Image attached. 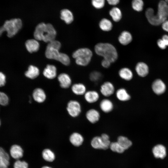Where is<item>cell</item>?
<instances>
[{
	"instance_id": "484cf974",
	"label": "cell",
	"mask_w": 168,
	"mask_h": 168,
	"mask_svg": "<svg viewBox=\"0 0 168 168\" xmlns=\"http://www.w3.org/2000/svg\"><path fill=\"white\" fill-rule=\"evenodd\" d=\"M99 26L101 30L105 32H109L112 29L113 25L110 20L103 18L100 21Z\"/></svg>"
},
{
	"instance_id": "1f68e13d",
	"label": "cell",
	"mask_w": 168,
	"mask_h": 168,
	"mask_svg": "<svg viewBox=\"0 0 168 168\" xmlns=\"http://www.w3.org/2000/svg\"><path fill=\"white\" fill-rule=\"evenodd\" d=\"M42 156L45 161L48 162H52L55 158L54 153L49 149H45L43 151Z\"/></svg>"
},
{
	"instance_id": "30bf717a",
	"label": "cell",
	"mask_w": 168,
	"mask_h": 168,
	"mask_svg": "<svg viewBox=\"0 0 168 168\" xmlns=\"http://www.w3.org/2000/svg\"><path fill=\"white\" fill-rule=\"evenodd\" d=\"M166 88L165 83L159 79L155 80L152 85V88L153 92L157 95L163 94L165 91Z\"/></svg>"
},
{
	"instance_id": "603a6c76",
	"label": "cell",
	"mask_w": 168,
	"mask_h": 168,
	"mask_svg": "<svg viewBox=\"0 0 168 168\" xmlns=\"http://www.w3.org/2000/svg\"><path fill=\"white\" fill-rule=\"evenodd\" d=\"M61 19L67 24H71L73 21L74 17L72 12L69 10L64 9L60 12Z\"/></svg>"
},
{
	"instance_id": "8d00e7d4",
	"label": "cell",
	"mask_w": 168,
	"mask_h": 168,
	"mask_svg": "<svg viewBox=\"0 0 168 168\" xmlns=\"http://www.w3.org/2000/svg\"><path fill=\"white\" fill-rule=\"evenodd\" d=\"M91 4L95 8L100 9L104 6L105 0H91Z\"/></svg>"
},
{
	"instance_id": "6da1fadb",
	"label": "cell",
	"mask_w": 168,
	"mask_h": 168,
	"mask_svg": "<svg viewBox=\"0 0 168 168\" xmlns=\"http://www.w3.org/2000/svg\"><path fill=\"white\" fill-rule=\"evenodd\" d=\"M145 14L151 24L154 26L160 25L168 18V4L165 0H161L158 4L156 14H155L154 10L151 8H147Z\"/></svg>"
},
{
	"instance_id": "44dd1931",
	"label": "cell",
	"mask_w": 168,
	"mask_h": 168,
	"mask_svg": "<svg viewBox=\"0 0 168 168\" xmlns=\"http://www.w3.org/2000/svg\"><path fill=\"white\" fill-rule=\"evenodd\" d=\"M32 96L34 100L39 103L44 102L46 98V95L44 91L40 88H37L34 90Z\"/></svg>"
},
{
	"instance_id": "ee69618b",
	"label": "cell",
	"mask_w": 168,
	"mask_h": 168,
	"mask_svg": "<svg viewBox=\"0 0 168 168\" xmlns=\"http://www.w3.org/2000/svg\"><path fill=\"white\" fill-rule=\"evenodd\" d=\"M108 3L110 5H116L118 4L120 0H106Z\"/></svg>"
},
{
	"instance_id": "7bdbcfd3",
	"label": "cell",
	"mask_w": 168,
	"mask_h": 168,
	"mask_svg": "<svg viewBox=\"0 0 168 168\" xmlns=\"http://www.w3.org/2000/svg\"><path fill=\"white\" fill-rule=\"evenodd\" d=\"M161 25L162 29L168 32V19H167Z\"/></svg>"
},
{
	"instance_id": "7402d4cb",
	"label": "cell",
	"mask_w": 168,
	"mask_h": 168,
	"mask_svg": "<svg viewBox=\"0 0 168 168\" xmlns=\"http://www.w3.org/2000/svg\"><path fill=\"white\" fill-rule=\"evenodd\" d=\"M43 74L45 77L49 79L54 78L57 75L56 67L52 65H47L43 71Z\"/></svg>"
},
{
	"instance_id": "f6af8a7d",
	"label": "cell",
	"mask_w": 168,
	"mask_h": 168,
	"mask_svg": "<svg viewBox=\"0 0 168 168\" xmlns=\"http://www.w3.org/2000/svg\"><path fill=\"white\" fill-rule=\"evenodd\" d=\"M167 46H168V35H164L161 38Z\"/></svg>"
},
{
	"instance_id": "74e56055",
	"label": "cell",
	"mask_w": 168,
	"mask_h": 168,
	"mask_svg": "<svg viewBox=\"0 0 168 168\" xmlns=\"http://www.w3.org/2000/svg\"><path fill=\"white\" fill-rule=\"evenodd\" d=\"M28 164L26 162L19 160H16L13 165L14 168H28Z\"/></svg>"
},
{
	"instance_id": "ac0fdd59",
	"label": "cell",
	"mask_w": 168,
	"mask_h": 168,
	"mask_svg": "<svg viewBox=\"0 0 168 168\" xmlns=\"http://www.w3.org/2000/svg\"><path fill=\"white\" fill-rule=\"evenodd\" d=\"M117 99L121 102H126L130 100L131 96L126 89L120 88L118 89L115 92Z\"/></svg>"
},
{
	"instance_id": "8992f818",
	"label": "cell",
	"mask_w": 168,
	"mask_h": 168,
	"mask_svg": "<svg viewBox=\"0 0 168 168\" xmlns=\"http://www.w3.org/2000/svg\"><path fill=\"white\" fill-rule=\"evenodd\" d=\"M93 55L92 51L91 49L85 47L77 49L73 53L72 56L75 59L77 65L86 66L91 62Z\"/></svg>"
},
{
	"instance_id": "f1b7e54d",
	"label": "cell",
	"mask_w": 168,
	"mask_h": 168,
	"mask_svg": "<svg viewBox=\"0 0 168 168\" xmlns=\"http://www.w3.org/2000/svg\"><path fill=\"white\" fill-rule=\"evenodd\" d=\"M109 14L113 20L115 22H118L120 21L122 17V13L118 7H114L110 11Z\"/></svg>"
},
{
	"instance_id": "bcb514c9",
	"label": "cell",
	"mask_w": 168,
	"mask_h": 168,
	"mask_svg": "<svg viewBox=\"0 0 168 168\" xmlns=\"http://www.w3.org/2000/svg\"><path fill=\"white\" fill-rule=\"evenodd\" d=\"M41 168H52L47 166H44L42 167Z\"/></svg>"
},
{
	"instance_id": "3957f363",
	"label": "cell",
	"mask_w": 168,
	"mask_h": 168,
	"mask_svg": "<svg viewBox=\"0 0 168 168\" xmlns=\"http://www.w3.org/2000/svg\"><path fill=\"white\" fill-rule=\"evenodd\" d=\"M56 35V31L53 26L50 23L42 22L36 27L34 36L37 40L49 43L54 40Z\"/></svg>"
},
{
	"instance_id": "cb8c5ba5",
	"label": "cell",
	"mask_w": 168,
	"mask_h": 168,
	"mask_svg": "<svg viewBox=\"0 0 168 168\" xmlns=\"http://www.w3.org/2000/svg\"><path fill=\"white\" fill-rule=\"evenodd\" d=\"M154 156L156 158L163 159L166 156V149L165 147L161 144L155 146L152 150Z\"/></svg>"
},
{
	"instance_id": "836d02e7",
	"label": "cell",
	"mask_w": 168,
	"mask_h": 168,
	"mask_svg": "<svg viewBox=\"0 0 168 168\" xmlns=\"http://www.w3.org/2000/svg\"><path fill=\"white\" fill-rule=\"evenodd\" d=\"M109 147L112 151L120 153H123L125 150L117 142H111Z\"/></svg>"
},
{
	"instance_id": "2e32d148",
	"label": "cell",
	"mask_w": 168,
	"mask_h": 168,
	"mask_svg": "<svg viewBox=\"0 0 168 168\" xmlns=\"http://www.w3.org/2000/svg\"><path fill=\"white\" fill-rule=\"evenodd\" d=\"M10 154L12 158L18 160L23 156V150L19 145L14 144L12 145L10 147Z\"/></svg>"
},
{
	"instance_id": "8fae6325",
	"label": "cell",
	"mask_w": 168,
	"mask_h": 168,
	"mask_svg": "<svg viewBox=\"0 0 168 168\" xmlns=\"http://www.w3.org/2000/svg\"><path fill=\"white\" fill-rule=\"evenodd\" d=\"M118 41L121 45L126 46L128 45L133 40V36L131 33L127 30L122 31L118 37Z\"/></svg>"
},
{
	"instance_id": "7dc6e473",
	"label": "cell",
	"mask_w": 168,
	"mask_h": 168,
	"mask_svg": "<svg viewBox=\"0 0 168 168\" xmlns=\"http://www.w3.org/2000/svg\"><path fill=\"white\" fill-rule=\"evenodd\" d=\"M165 1L168 4V0H165Z\"/></svg>"
},
{
	"instance_id": "d4e9b609",
	"label": "cell",
	"mask_w": 168,
	"mask_h": 168,
	"mask_svg": "<svg viewBox=\"0 0 168 168\" xmlns=\"http://www.w3.org/2000/svg\"><path fill=\"white\" fill-rule=\"evenodd\" d=\"M69 140L73 146L78 147L82 144L84 141V138L80 133L75 132L71 135Z\"/></svg>"
},
{
	"instance_id": "ab89813d",
	"label": "cell",
	"mask_w": 168,
	"mask_h": 168,
	"mask_svg": "<svg viewBox=\"0 0 168 168\" xmlns=\"http://www.w3.org/2000/svg\"><path fill=\"white\" fill-rule=\"evenodd\" d=\"M6 83V77L2 72H0V87L4 86Z\"/></svg>"
},
{
	"instance_id": "ba28073f",
	"label": "cell",
	"mask_w": 168,
	"mask_h": 168,
	"mask_svg": "<svg viewBox=\"0 0 168 168\" xmlns=\"http://www.w3.org/2000/svg\"><path fill=\"white\" fill-rule=\"evenodd\" d=\"M100 91L103 96L107 98L114 93L115 88L113 83L110 81H106L101 85Z\"/></svg>"
},
{
	"instance_id": "4fadbf2b",
	"label": "cell",
	"mask_w": 168,
	"mask_h": 168,
	"mask_svg": "<svg viewBox=\"0 0 168 168\" xmlns=\"http://www.w3.org/2000/svg\"><path fill=\"white\" fill-rule=\"evenodd\" d=\"M135 70L137 74L141 77H144L148 74L149 69L148 65L142 62L138 63L135 67Z\"/></svg>"
},
{
	"instance_id": "5b68a950",
	"label": "cell",
	"mask_w": 168,
	"mask_h": 168,
	"mask_svg": "<svg viewBox=\"0 0 168 168\" xmlns=\"http://www.w3.org/2000/svg\"><path fill=\"white\" fill-rule=\"evenodd\" d=\"M22 23L19 18H13L6 20L3 25L0 27V36L4 31L7 32L9 37H12L15 35L21 29Z\"/></svg>"
},
{
	"instance_id": "4dcf8cb0",
	"label": "cell",
	"mask_w": 168,
	"mask_h": 168,
	"mask_svg": "<svg viewBox=\"0 0 168 168\" xmlns=\"http://www.w3.org/2000/svg\"><path fill=\"white\" fill-rule=\"evenodd\" d=\"M117 142L125 150L128 149L132 144L131 140L123 136H119L117 138Z\"/></svg>"
},
{
	"instance_id": "d6a6232c",
	"label": "cell",
	"mask_w": 168,
	"mask_h": 168,
	"mask_svg": "<svg viewBox=\"0 0 168 168\" xmlns=\"http://www.w3.org/2000/svg\"><path fill=\"white\" fill-rule=\"evenodd\" d=\"M144 2L142 0H132V6L133 9L137 12H141L143 9Z\"/></svg>"
},
{
	"instance_id": "5bb4252c",
	"label": "cell",
	"mask_w": 168,
	"mask_h": 168,
	"mask_svg": "<svg viewBox=\"0 0 168 168\" xmlns=\"http://www.w3.org/2000/svg\"><path fill=\"white\" fill-rule=\"evenodd\" d=\"M84 95L85 100L89 104L94 103L100 99L99 94L95 90L87 91Z\"/></svg>"
},
{
	"instance_id": "b9f144b4",
	"label": "cell",
	"mask_w": 168,
	"mask_h": 168,
	"mask_svg": "<svg viewBox=\"0 0 168 168\" xmlns=\"http://www.w3.org/2000/svg\"><path fill=\"white\" fill-rule=\"evenodd\" d=\"M157 44L158 47L162 49H165L167 47L161 39L158 40L157 41Z\"/></svg>"
},
{
	"instance_id": "f546056e",
	"label": "cell",
	"mask_w": 168,
	"mask_h": 168,
	"mask_svg": "<svg viewBox=\"0 0 168 168\" xmlns=\"http://www.w3.org/2000/svg\"><path fill=\"white\" fill-rule=\"evenodd\" d=\"M92 147L96 149H106L100 136L94 137L91 142Z\"/></svg>"
},
{
	"instance_id": "e575fe53",
	"label": "cell",
	"mask_w": 168,
	"mask_h": 168,
	"mask_svg": "<svg viewBox=\"0 0 168 168\" xmlns=\"http://www.w3.org/2000/svg\"><path fill=\"white\" fill-rule=\"evenodd\" d=\"M9 98L4 92L0 91V105L5 106L9 103Z\"/></svg>"
},
{
	"instance_id": "83f0119b",
	"label": "cell",
	"mask_w": 168,
	"mask_h": 168,
	"mask_svg": "<svg viewBox=\"0 0 168 168\" xmlns=\"http://www.w3.org/2000/svg\"><path fill=\"white\" fill-rule=\"evenodd\" d=\"M40 73L38 68L33 65H30L28 70L25 72V75L27 77L31 79H34L37 77Z\"/></svg>"
},
{
	"instance_id": "60d3db41",
	"label": "cell",
	"mask_w": 168,
	"mask_h": 168,
	"mask_svg": "<svg viewBox=\"0 0 168 168\" xmlns=\"http://www.w3.org/2000/svg\"><path fill=\"white\" fill-rule=\"evenodd\" d=\"M111 63L109 61L105 59H103L101 62L102 66L105 68H109L110 67Z\"/></svg>"
},
{
	"instance_id": "c3c4849f",
	"label": "cell",
	"mask_w": 168,
	"mask_h": 168,
	"mask_svg": "<svg viewBox=\"0 0 168 168\" xmlns=\"http://www.w3.org/2000/svg\"><path fill=\"white\" fill-rule=\"evenodd\" d=\"M1 124V120H0V126Z\"/></svg>"
},
{
	"instance_id": "7c38bea8",
	"label": "cell",
	"mask_w": 168,
	"mask_h": 168,
	"mask_svg": "<svg viewBox=\"0 0 168 168\" xmlns=\"http://www.w3.org/2000/svg\"><path fill=\"white\" fill-rule=\"evenodd\" d=\"M100 110L104 113H109L111 112L114 108V105L113 102L108 98L102 100L99 104Z\"/></svg>"
},
{
	"instance_id": "ffe728a7",
	"label": "cell",
	"mask_w": 168,
	"mask_h": 168,
	"mask_svg": "<svg viewBox=\"0 0 168 168\" xmlns=\"http://www.w3.org/2000/svg\"><path fill=\"white\" fill-rule=\"evenodd\" d=\"M25 46L27 51L30 53H32L38 50L40 44L37 40L35 39H31L26 41Z\"/></svg>"
},
{
	"instance_id": "277c9868",
	"label": "cell",
	"mask_w": 168,
	"mask_h": 168,
	"mask_svg": "<svg viewBox=\"0 0 168 168\" xmlns=\"http://www.w3.org/2000/svg\"><path fill=\"white\" fill-rule=\"evenodd\" d=\"M94 49L97 55L109 61L112 63L116 62L118 58L117 50L115 46L111 43H98L95 46Z\"/></svg>"
},
{
	"instance_id": "d590c367",
	"label": "cell",
	"mask_w": 168,
	"mask_h": 168,
	"mask_svg": "<svg viewBox=\"0 0 168 168\" xmlns=\"http://www.w3.org/2000/svg\"><path fill=\"white\" fill-rule=\"evenodd\" d=\"M102 75L100 72L97 71H93L90 73L89 78L91 81L96 82L99 81Z\"/></svg>"
},
{
	"instance_id": "9c48e42d",
	"label": "cell",
	"mask_w": 168,
	"mask_h": 168,
	"mask_svg": "<svg viewBox=\"0 0 168 168\" xmlns=\"http://www.w3.org/2000/svg\"><path fill=\"white\" fill-rule=\"evenodd\" d=\"M86 117L90 123L95 124L100 120V114L97 110L92 108L89 109L87 111L86 114Z\"/></svg>"
},
{
	"instance_id": "7a4b0ae2",
	"label": "cell",
	"mask_w": 168,
	"mask_h": 168,
	"mask_svg": "<svg viewBox=\"0 0 168 168\" xmlns=\"http://www.w3.org/2000/svg\"><path fill=\"white\" fill-rule=\"evenodd\" d=\"M61 44L58 41L54 40L48 43L45 52L46 57L49 59L57 60L65 65H68L70 60L69 56L66 54L60 53L59 50Z\"/></svg>"
},
{
	"instance_id": "f35d334b",
	"label": "cell",
	"mask_w": 168,
	"mask_h": 168,
	"mask_svg": "<svg viewBox=\"0 0 168 168\" xmlns=\"http://www.w3.org/2000/svg\"><path fill=\"white\" fill-rule=\"evenodd\" d=\"M100 137L103 141L106 149H107L109 147L111 143L110 140L109 136L106 133H103L101 135Z\"/></svg>"
},
{
	"instance_id": "52a82bcc",
	"label": "cell",
	"mask_w": 168,
	"mask_h": 168,
	"mask_svg": "<svg viewBox=\"0 0 168 168\" xmlns=\"http://www.w3.org/2000/svg\"><path fill=\"white\" fill-rule=\"evenodd\" d=\"M67 110L70 116L72 117H76L81 112V106L77 100H71L68 103Z\"/></svg>"
},
{
	"instance_id": "4316f807",
	"label": "cell",
	"mask_w": 168,
	"mask_h": 168,
	"mask_svg": "<svg viewBox=\"0 0 168 168\" xmlns=\"http://www.w3.org/2000/svg\"><path fill=\"white\" fill-rule=\"evenodd\" d=\"M72 90L74 94L78 96L84 95L87 91L86 86L82 83L73 84L72 86Z\"/></svg>"
},
{
	"instance_id": "d6986e66",
	"label": "cell",
	"mask_w": 168,
	"mask_h": 168,
	"mask_svg": "<svg viewBox=\"0 0 168 168\" xmlns=\"http://www.w3.org/2000/svg\"><path fill=\"white\" fill-rule=\"evenodd\" d=\"M58 79L61 87L67 88L70 86L72 83L71 79L70 76L67 74H60L58 76Z\"/></svg>"
},
{
	"instance_id": "e0dca14e",
	"label": "cell",
	"mask_w": 168,
	"mask_h": 168,
	"mask_svg": "<svg viewBox=\"0 0 168 168\" xmlns=\"http://www.w3.org/2000/svg\"><path fill=\"white\" fill-rule=\"evenodd\" d=\"M118 75L121 79L127 81H131L133 76L131 70L126 67L122 68L119 70Z\"/></svg>"
},
{
	"instance_id": "9a60e30c",
	"label": "cell",
	"mask_w": 168,
	"mask_h": 168,
	"mask_svg": "<svg viewBox=\"0 0 168 168\" xmlns=\"http://www.w3.org/2000/svg\"><path fill=\"white\" fill-rule=\"evenodd\" d=\"M9 164V155L2 147H0V168H8Z\"/></svg>"
}]
</instances>
